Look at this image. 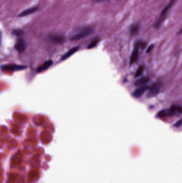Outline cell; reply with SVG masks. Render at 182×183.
Listing matches in <instances>:
<instances>
[{
    "instance_id": "6da1fadb",
    "label": "cell",
    "mask_w": 182,
    "mask_h": 183,
    "mask_svg": "<svg viewBox=\"0 0 182 183\" xmlns=\"http://www.w3.org/2000/svg\"><path fill=\"white\" fill-rule=\"evenodd\" d=\"M177 1V0H170L169 3L164 7V10L161 11L160 16L159 17V18L153 24V27H154L155 29H158L159 28H160L161 26L162 25V24L164 23L167 17L168 13H169L171 8L175 4Z\"/></svg>"
},
{
    "instance_id": "7a4b0ae2",
    "label": "cell",
    "mask_w": 182,
    "mask_h": 183,
    "mask_svg": "<svg viewBox=\"0 0 182 183\" xmlns=\"http://www.w3.org/2000/svg\"><path fill=\"white\" fill-rule=\"evenodd\" d=\"M145 46V42L143 41L137 42L135 44L134 48V50H133L132 54H131L130 60V64L134 63L136 62L137 60L139 57V48L141 47L144 48Z\"/></svg>"
},
{
    "instance_id": "3957f363",
    "label": "cell",
    "mask_w": 182,
    "mask_h": 183,
    "mask_svg": "<svg viewBox=\"0 0 182 183\" xmlns=\"http://www.w3.org/2000/svg\"><path fill=\"white\" fill-rule=\"evenodd\" d=\"M93 31V29L90 27H86L85 29L82 30V31H81L80 32L78 33L76 35L72 36L71 40L75 41V40H80L81 39L86 38L90 35H91Z\"/></svg>"
},
{
    "instance_id": "277c9868",
    "label": "cell",
    "mask_w": 182,
    "mask_h": 183,
    "mask_svg": "<svg viewBox=\"0 0 182 183\" xmlns=\"http://www.w3.org/2000/svg\"><path fill=\"white\" fill-rule=\"evenodd\" d=\"M28 67L26 65H17V64H5L2 65L1 69L2 71H17L23 70L26 69Z\"/></svg>"
},
{
    "instance_id": "5b68a950",
    "label": "cell",
    "mask_w": 182,
    "mask_h": 183,
    "mask_svg": "<svg viewBox=\"0 0 182 183\" xmlns=\"http://www.w3.org/2000/svg\"><path fill=\"white\" fill-rule=\"evenodd\" d=\"M161 83H153L149 89L147 97L148 98H153L158 94L160 91Z\"/></svg>"
},
{
    "instance_id": "8992f818",
    "label": "cell",
    "mask_w": 182,
    "mask_h": 183,
    "mask_svg": "<svg viewBox=\"0 0 182 183\" xmlns=\"http://www.w3.org/2000/svg\"><path fill=\"white\" fill-rule=\"evenodd\" d=\"M48 39L50 42L53 44L61 45L65 41V37L58 34H51L48 35Z\"/></svg>"
},
{
    "instance_id": "52a82bcc",
    "label": "cell",
    "mask_w": 182,
    "mask_h": 183,
    "mask_svg": "<svg viewBox=\"0 0 182 183\" xmlns=\"http://www.w3.org/2000/svg\"><path fill=\"white\" fill-rule=\"evenodd\" d=\"M176 112L175 111V109H174L173 106L170 107V109H166L160 111L158 113L157 116L159 118H161L166 117H170L175 115Z\"/></svg>"
},
{
    "instance_id": "ba28073f",
    "label": "cell",
    "mask_w": 182,
    "mask_h": 183,
    "mask_svg": "<svg viewBox=\"0 0 182 183\" xmlns=\"http://www.w3.org/2000/svg\"><path fill=\"white\" fill-rule=\"evenodd\" d=\"M15 48L19 53H23L26 47V42L24 39L19 38L15 44Z\"/></svg>"
},
{
    "instance_id": "9c48e42d",
    "label": "cell",
    "mask_w": 182,
    "mask_h": 183,
    "mask_svg": "<svg viewBox=\"0 0 182 183\" xmlns=\"http://www.w3.org/2000/svg\"><path fill=\"white\" fill-rule=\"evenodd\" d=\"M38 9H39V8H38V7H37V6L30 8L26 9L24 11H22V13H20L18 15V17H23L26 16L28 15L33 14L34 13H35L37 11H38Z\"/></svg>"
},
{
    "instance_id": "30bf717a",
    "label": "cell",
    "mask_w": 182,
    "mask_h": 183,
    "mask_svg": "<svg viewBox=\"0 0 182 183\" xmlns=\"http://www.w3.org/2000/svg\"><path fill=\"white\" fill-rule=\"evenodd\" d=\"M140 30V25L138 23L132 24L129 28L130 35L131 36H136L139 34Z\"/></svg>"
},
{
    "instance_id": "8fae6325",
    "label": "cell",
    "mask_w": 182,
    "mask_h": 183,
    "mask_svg": "<svg viewBox=\"0 0 182 183\" xmlns=\"http://www.w3.org/2000/svg\"><path fill=\"white\" fill-rule=\"evenodd\" d=\"M53 61L52 60H48L46 62H44L42 65L38 67L37 71L38 73H41L42 71H45L47 69H49L51 65H53Z\"/></svg>"
},
{
    "instance_id": "7c38bea8",
    "label": "cell",
    "mask_w": 182,
    "mask_h": 183,
    "mask_svg": "<svg viewBox=\"0 0 182 183\" xmlns=\"http://www.w3.org/2000/svg\"><path fill=\"white\" fill-rule=\"evenodd\" d=\"M148 89V87L146 86H141L138 89H137L136 91H134V92L133 93V96L134 98H139L142 96V95L145 92V91Z\"/></svg>"
},
{
    "instance_id": "4fadbf2b",
    "label": "cell",
    "mask_w": 182,
    "mask_h": 183,
    "mask_svg": "<svg viewBox=\"0 0 182 183\" xmlns=\"http://www.w3.org/2000/svg\"><path fill=\"white\" fill-rule=\"evenodd\" d=\"M79 49V47H75L72 48V49H70L65 54H64L63 56H62L61 60L62 61H64L67 59V58L69 57L70 56H72V55L74 54L75 52H77V51Z\"/></svg>"
},
{
    "instance_id": "5bb4252c",
    "label": "cell",
    "mask_w": 182,
    "mask_h": 183,
    "mask_svg": "<svg viewBox=\"0 0 182 183\" xmlns=\"http://www.w3.org/2000/svg\"><path fill=\"white\" fill-rule=\"evenodd\" d=\"M149 81V78L148 77H143V78L137 80L135 82L134 84L136 86H143V85H144Z\"/></svg>"
},
{
    "instance_id": "9a60e30c",
    "label": "cell",
    "mask_w": 182,
    "mask_h": 183,
    "mask_svg": "<svg viewBox=\"0 0 182 183\" xmlns=\"http://www.w3.org/2000/svg\"><path fill=\"white\" fill-rule=\"evenodd\" d=\"M99 41V38H96L93 39L91 41V42L89 44V45L88 46V49H91L95 47V46L98 44Z\"/></svg>"
},
{
    "instance_id": "2e32d148",
    "label": "cell",
    "mask_w": 182,
    "mask_h": 183,
    "mask_svg": "<svg viewBox=\"0 0 182 183\" xmlns=\"http://www.w3.org/2000/svg\"><path fill=\"white\" fill-rule=\"evenodd\" d=\"M24 31H23V30H22L16 29L14 30L13 31L12 33H13V35H16V36H19L23 35V34H24Z\"/></svg>"
},
{
    "instance_id": "e0dca14e",
    "label": "cell",
    "mask_w": 182,
    "mask_h": 183,
    "mask_svg": "<svg viewBox=\"0 0 182 183\" xmlns=\"http://www.w3.org/2000/svg\"><path fill=\"white\" fill-rule=\"evenodd\" d=\"M144 67L143 66H140V67H139L136 73H135V77H139L140 76V75L143 73V71H144Z\"/></svg>"
},
{
    "instance_id": "ac0fdd59",
    "label": "cell",
    "mask_w": 182,
    "mask_h": 183,
    "mask_svg": "<svg viewBox=\"0 0 182 183\" xmlns=\"http://www.w3.org/2000/svg\"><path fill=\"white\" fill-rule=\"evenodd\" d=\"M154 47V45L153 44H152L151 45L149 46V47L147 48L146 51V53H149L150 52H151V51L153 50V48Z\"/></svg>"
},
{
    "instance_id": "d6986e66",
    "label": "cell",
    "mask_w": 182,
    "mask_h": 183,
    "mask_svg": "<svg viewBox=\"0 0 182 183\" xmlns=\"http://www.w3.org/2000/svg\"><path fill=\"white\" fill-rule=\"evenodd\" d=\"M182 120H179V121H177V122H176V123H175V124L174 125V127H180V126H181V125H182Z\"/></svg>"
},
{
    "instance_id": "ffe728a7",
    "label": "cell",
    "mask_w": 182,
    "mask_h": 183,
    "mask_svg": "<svg viewBox=\"0 0 182 183\" xmlns=\"http://www.w3.org/2000/svg\"><path fill=\"white\" fill-rule=\"evenodd\" d=\"M94 2H97V3H101V2H104L106 0H94Z\"/></svg>"
},
{
    "instance_id": "44dd1931",
    "label": "cell",
    "mask_w": 182,
    "mask_h": 183,
    "mask_svg": "<svg viewBox=\"0 0 182 183\" xmlns=\"http://www.w3.org/2000/svg\"><path fill=\"white\" fill-rule=\"evenodd\" d=\"M182 28H181V29H180V30H179V32L178 33V34H179V35H180V34H182Z\"/></svg>"
}]
</instances>
